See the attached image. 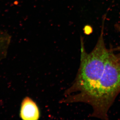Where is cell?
Listing matches in <instances>:
<instances>
[{
    "label": "cell",
    "instance_id": "1",
    "mask_svg": "<svg viewBox=\"0 0 120 120\" xmlns=\"http://www.w3.org/2000/svg\"><path fill=\"white\" fill-rule=\"evenodd\" d=\"M106 15L103 16L100 34L92 51L86 52L83 37H81L80 64L76 78L70 87L65 92L60 103H88L96 90L103 74L108 55L109 49L104 39Z\"/></svg>",
    "mask_w": 120,
    "mask_h": 120
},
{
    "label": "cell",
    "instance_id": "2",
    "mask_svg": "<svg viewBox=\"0 0 120 120\" xmlns=\"http://www.w3.org/2000/svg\"><path fill=\"white\" fill-rule=\"evenodd\" d=\"M120 93V62L111 48L102 77L87 103L93 109L91 117L108 120L109 110Z\"/></svg>",
    "mask_w": 120,
    "mask_h": 120
},
{
    "label": "cell",
    "instance_id": "3",
    "mask_svg": "<svg viewBox=\"0 0 120 120\" xmlns=\"http://www.w3.org/2000/svg\"><path fill=\"white\" fill-rule=\"evenodd\" d=\"M19 116L24 120H37L40 119L39 109L31 98L27 96L22 101Z\"/></svg>",
    "mask_w": 120,
    "mask_h": 120
},
{
    "label": "cell",
    "instance_id": "6",
    "mask_svg": "<svg viewBox=\"0 0 120 120\" xmlns=\"http://www.w3.org/2000/svg\"><path fill=\"white\" fill-rule=\"evenodd\" d=\"M92 28H91V26L88 25H87L85 26L84 28V33L86 34H91L92 32Z\"/></svg>",
    "mask_w": 120,
    "mask_h": 120
},
{
    "label": "cell",
    "instance_id": "4",
    "mask_svg": "<svg viewBox=\"0 0 120 120\" xmlns=\"http://www.w3.org/2000/svg\"><path fill=\"white\" fill-rule=\"evenodd\" d=\"M11 40L10 36L0 29V61L6 56Z\"/></svg>",
    "mask_w": 120,
    "mask_h": 120
},
{
    "label": "cell",
    "instance_id": "5",
    "mask_svg": "<svg viewBox=\"0 0 120 120\" xmlns=\"http://www.w3.org/2000/svg\"><path fill=\"white\" fill-rule=\"evenodd\" d=\"M116 29L120 33V24H116L115 25ZM116 56L120 62V45L115 48H112Z\"/></svg>",
    "mask_w": 120,
    "mask_h": 120
}]
</instances>
